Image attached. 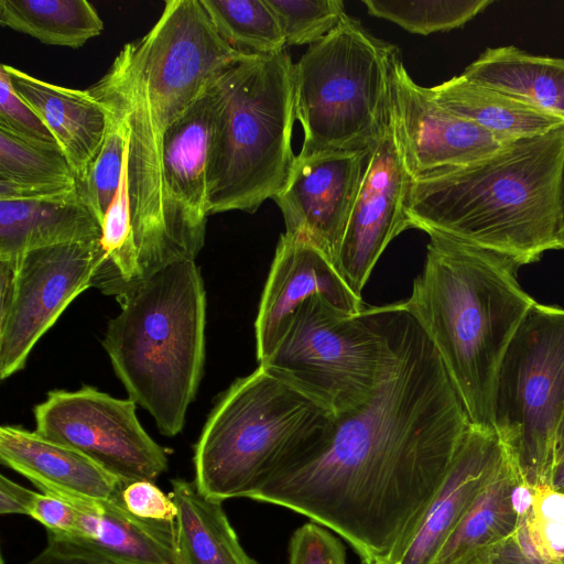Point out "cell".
Here are the masks:
<instances>
[{
  "label": "cell",
  "mask_w": 564,
  "mask_h": 564,
  "mask_svg": "<svg viewBox=\"0 0 564 564\" xmlns=\"http://www.w3.org/2000/svg\"><path fill=\"white\" fill-rule=\"evenodd\" d=\"M382 311L390 354L371 398L247 498L306 516L349 542L364 563L389 564L471 424L436 348L403 302Z\"/></svg>",
  "instance_id": "1"
},
{
  "label": "cell",
  "mask_w": 564,
  "mask_h": 564,
  "mask_svg": "<svg viewBox=\"0 0 564 564\" xmlns=\"http://www.w3.org/2000/svg\"><path fill=\"white\" fill-rule=\"evenodd\" d=\"M248 55L220 36L200 0H169L152 29L126 44L87 89L129 128V196L139 258L169 260L195 248L165 191L163 137L218 75Z\"/></svg>",
  "instance_id": "2"
},
{
  "label": "cell",
  "mask_w": 564,
  "mask_h": 564,
  "mask_svg": "<svg viewBox=\"0 0 564 564\" xmlns=\"http://www.w3.org/2000/svg\"><path fill=\"white\" fill-rule=\"evenodd\" d=\"M564 124L412 181L410 228L496 251L520 267L561 249Z\"/></svg>",
  "instance_id": "3"
},
{
  "label": "cell",
  "mask_w": 564,
  "mask_h": 564,
  "mask_svg": "<svg viewBox=\"0 0 564 564\" xmlns=\"http://www.w3.org/2000/svg\"><path fill=\"white\" fill-rule=\"evenodd\" d=\"M426 259L404 307L436 348L470 424L492 429L505 352L534 304L512 259L430 232Z\"/></svg>",
  "instance_id": "4"
},
{
  "label": "cell",
  "mask_w": 564,
  "mask_h": 564,
  "mask_svg": "<svg viewBox=\"0 0 564 564\" xmlns=\"http://www.w3.org/2000/svg\"><path fill=\"white\" fill-rule=\"evenodd\" d=\"M102 345L129 399L169 437L184 427L205 362L206 292L195 260L161 269L118 296Z\"/></svg>",
  "instance_id": "5"
},
{
  "label": "cell",
  "mask_w": 564,
  "mask_h": 564,
  "mask_svg": "<svg viewBox=\"0 0 564 564\" xmlns=\"http://www.w3.org/2000/svg\"><path fill=\"white\" fill-rule=\"evenodd\" d=\"M335 423L327 410L259 366L212 410L195 447L194 482L214 500L247 498L261 480L314 452Z\"/></svg>",
  "instance_id": "6"
},
{
  "label": "cell",
  "mask_w": 564,
  "mask_h": 564,
  "mask_svg": "<svg viewBox=\"0 0 564 564\" xmlns=\"http://www.w3.org/2000/svg\"><path fill=\"white\" fill-rule=\"evenodd\" d=\"M219 101L207 174V215L254 213L293 166L294 63L249 54L216 78Z\"/></svg>",
  "instance_id": "7"
},
{
  "label": "cell",
  "mask_w": 564,
  "mask_h": 564,
  "mask_svg": "<svg viewBox=\"0 0 564 564\" xmlns=\"http://www.w3.org/2000/svg\"><path fill=\"white\" fill-rule=\"evenodd\" d=\"M399 50L345 14L294 64L297 155L372 152L391 118L392 69Z\"/></svg>",
  "instance_id": "8"
},
{
  "label": "cell",
  "mask_w": 564,
  "mask_h": 564,
  "mask_svg": "<svg viewBox=\"0 0 564 564\" xmlns=\"http://www.w3.org/2000/svg\"><path fill=\"white\" fill-rule=\"evenodd\" d=\"M564 420V308L534 302L500 364L492 427L523 482L550 486Z\"/></svg>",
  "instance_id": "9"
},
{
  "label": "cell",
  "mask_w": 564,
  "mask_h": 564,
  "mask_svg": "<svg viewBox=\"0 0 564 564\" xmlns=\"http://www.w3.org/2000/svg\"><path fill=\"white\" fill-rule=\"evenodd\" d=\"M389 354L382 306L352 315L314 295L297 307L282 340L259 366L337 419L368 402Z\"/></svg>",
  "instance_id": "10"
},
{
  "label": "cell",
  "mask_w": 564,
  "mask_h": 564,
  "mask_svg": "<svg viewBox=\"0 0 564 564\" xmlns=\"http://www.w3.org/2000/svg\"><path fill=\"white\" fill-rule=\"evenodd\" d=\"M99 240L30 250L0 260V377L21 370L39 339L93 286Z\"/></svg>",
  "instance_id": "11"
},
{
  "label": "cell",
  "mask_w": 564,
  "mask_h": 564,
  "mask_svg": "<svg viewBox=\"0 0 564 564\" xmlns=\"http://www.w3.org/2000/svg\"><path fill=\"white\" fill-rule=\"evenodd\" d=\"M135 405L88 386L53 390L34 408L35 432L83 453L124 484L154 482L169 459L142 427Z\"/></svg>",
  "instance_id": "12"
},
{
  "label": "cell",
  "mask_w": 564,
  "mask_h": 564,
  "mask_svg": "<svg viewBox=\"0 0 564 564\" xmlns=\"http://www.w3.org/2000/svg\"><path fill=\"white\" fill-rule=\"evenodd\" d=\"M391 118L370 153L335 267L359 297L387 246L410 228L405 202L412 184Z\"/></svg>",
  "instance_id": "13"
},
{
  "label": "cell",
  "mask_w": 564,
  "mask_h": 564,
  "mask_svg": "<svg viewBox=\"0 0 564 564\" xmlns=\"http://www.w3.org/2000/svg\"><path fill=\"white\" fill-rule=\"evenodd\" d=\"M370 153L296 155L285 185L273 198L285 232L308 240L334 265Z\"/></svg>",
  "instance_id": "14"
},
{
  "label": "cell",
  "mask_w": 564,
  "mask_h": 564,
  "mask_svg": "<svg viewBox=\"0 0 564 564\" xmlns=\"http://www.w3.org/2000/svg\"><path fill=\"white\" fill-rule=\"evenodd\" d=\"M391 88L392 118L413 180L478 161L509 143L442 108L429 87L412 79L400 58L392 69Z\"/></svg>",
  "instance_id": "15"
},
{
  "label": "cell",
  "mask_w": 564,
  "mask_h": 564,
  "mask_svg": "<svg viewBox=\"0 0 564 564\" xmlns=\"http://www.w3.org/2000/svg\"><path fill=\"white\" fill-rule=\"evenodd\" d=\"M314 295L324 296L348 314L365 308L361 297L350 290L325 253L303 237L284 232L275 249L254 324L259 365L278 347L297 307Z\"/></svg>",
  "instance_id": "16"
},
{
  "label": "cell",
  "mask_w": 564,
  "mask_h": 564,
  "mask_svg": "<svg viewBox=\"0 0 564 564\" xmlns=\"http://www.w3.org/2000/svg\"><path fill=\"white\" fill-rule=\"evenodd\" d=\"M506 456L495 430L470 425L443 482L389 564H432Z\"/></svg>",
  "instance_id": "17"
},
{
  "label": "cell",
  "mask_w": 564,
  "mask_h": 564,
  "mask_svg": "<svg viewBox=\"0 0 564 564\" xmlns=\"http://www.w3.org/2000/svg\"><path fill=\"white\" fill-rule=\"evenodd\" d=\"M216 78L166 129L162 142L163 180L170 203L180 224L202 246L208 217L207 174L219 101Z\"/></svg>",
  "instance_id": "18"
},
{
  "label": "cell",
  "mask_w": 564,
  "mask_h": 564,
  "mask_svg": "<svg viewBox=\"0 0 564 564\" xmlns=\"http://www.w3.org/2000/svg\"><path fill=\"white\" fill-rule=\"evenodd\" d=\"M0 460L42 492L63 499L120 501L126 486L83 453L21 426L0 427Z\"/></svg>",
  "instance_id": "19"
},
{
  "label": "cell",
  "mask_w": 564,
  "mask_h": 564,
  "mask_svg": "<svg viewBox=\"0 0 564 564\" xmlns=\"http://www.w3.org/2000/svg\"><path fill=\"white\" fill-rule=\"evenodd\" d=\"M533 489L506 456L432 564H492L531 508Z\"/></svg>",
  "instance_id": "20"
},
{
  "label": "cell",
  "mask_w": 564,
  "mask_h": 564,
  "mask_svg": "<svg viewBox=\"0 0 564 564\" xmlns=\"http://www.w3.org/2000/svg\"><path fill=\"white\" fill-rule=\"evenodd\" d=\"M15 91L37 113L73 166L76 180L97 154L108 116L89 91L46 83L2 64Z\"/></svg>",
  "instance_id": "21"
},
{
  "label": "cell",
  "mask_w": 564,
  "mask_h": 564,
  "mask_svg": "<svg viewBox=\"0 0 564 564\" xmlns=\"http://www.w3.org/2000/svg\"><path fill=\"white\" fill-rule=\"evenodd\" d=\"M101 225L76 191L40 200H0V260L44 247L93 242Z\"/></svg>",
  "instance_id": "22"
},
{
  "label": "cell",
  "mask_w": 564,
  "mask_h": 564,
  "mask_svg": "<svg viewBox=\"0 0 564 564\" xmlns=\"http://www.w3.org/2000/svg\"><path fill=\"white\" fill-rule=\"evenodd\" d=\"M64 500L78 512V538L113 556L131 564H185L175 520L139 518L121 500Z\"/></svg>",
  "instance_id": "23"
},
{
  "label": "cell",
  "mask_w": 564,
  "mask_h": 564,
  "mask_svg": "<svg viewBox=\"0 0 564 564\" xmlns=\"http://www.w3.org/2000/svg\"><path fill=\"white\" fill-rule=\"evenodd\" d=\"M429 89L442 108L507 142L541 135L564 124L551 112L462 74Z\"/></svg>",
  "instance_id": "24"
},
{
  "label": "cell",
  "mask_w": 564,
  "mask_h": 564,
  "mask_svg": "<svg viewBox=\"0 0 564 564\" xmlns=\"http://www.w3.org/2000/svg\"><path fill=\"white\" fill-rule=\"evenodd\" d=\"M462 75L564 120V58L534 55L513 45L488 47Z\"/></svg>",
  "instance_id": "25"
},
{
  "label": "cell",
  "mask_w": 564,
  "mask_h": 564,
  "mask_svg": "<svg viewBox=\"0 0 564 564\" xmlns=\"http://www.w3.org/2000/svg\"><path fill=\"white\" fill-rule=\"evenodd\" d=\"M76 191L75 171L59 147L0 126V200L54 199Z\"/></svg>",
  "instance_id": "26"
},
{
  "label": "cell",
  "mask_w": 564,
  "mask_h": 564,
  "mask_svg": "<svg viewBox=\"0 0 564 564\" xmlns=\"http://www.w3.org/2000/svg\"><path fill=\"white\" fill-rule=\"evenodd\" d=\"M171 485L185 564H259L240 544L221 501L199 492L194 481L176 478Z\"/></svg>",
  "instance_id": "27"
},
{
  "label": "cell",
  "mask_w": 564,
  "mask_h": 564,
  "mask_svg": "<svg viewBox=\"0 0 564 564\" xmlns=\"http://www.w3.org/2000/svg\"><path fill=\"white\" fill-rule=\"evenodd\" d=\"M0 23L42 43L78 48L104 29L86 0H0Z\"/></svg>",
  "instance_id": "28"
},
{
  "label": "cell",
  "mask_w": 564,
  "mask_h": 564,
  "mask_svg": "<svg viewBox=\"0 0 564 564\" xmlns=\"http://www.w3.org/2000/svg\"><path fill=\"white\" fill-rule=\"evenodd\" d=\"M220 36L238 51L272 55L285 51L279 21L267 0H200Z\"/></svg>",
  "instance_id": "29"
},
{
  "label": "cell",
  "mask_w": 564,
  "mask_h": 564,
  "mask_svg": "<svg viewBox=\"0 0 564 564\" xmlns=\"http://www.w3.org/2000/svg\"><path fill=\"white\" fill-rule=\"evenodd\" d=\"M104 109L108 116L104 141L77 181L79 196L100 225L119 187L129 154V128L126 120L115 110L107 107Z\"/></svg>",
  "instance_id": "30"
},
{
  "label": "cell",
  "mask_w": 564,
  "mask_h": 564,
  "mask_svg": "<svg viewBox=\"0 0 564 564\" xmlns=\"http://www.w3.org/2000/svg\"><path fill=\"white\" fill-rule=\"evenodd\" d=\"M368 13L408 32L427 35L462 28L492 4L491 0H362Z\"/></svg>",
  "instance_id": "31"
},
{
  "label": "cell",
  "mask_w": 564,
  "mask_h": 564,
  "mask_svg": "<svg viewBox=\"0 0 564 564\" xmlns=\"http://www.w3.org/2000/svg\"><path fill=\"white\" fill-rule=\"evenodd\" d=\"M286 45L315 44L329 34L346 14L341 0H267Z\"/></svg>",
  "instance_id": "32"
},
{
  "label": "cell",
  "mask_w": 564,
  "mask_h": 564,
  "mask_svg": "<svg viewBox=\"0 0 564 564\" xmlns=\"http://www.w3.org/2000/svg\"><path fill=\"white\" fill-rule=\"evenodd\" d=\"M533 499L523 517L531 542L546 563L564 560V491L550 486L532 488Z\"/></svg>",
  "instance_id": "33"
},
{
  "label": "cell",
  "mask_w": 564,
  "mask_h": 564,
  "mask_svg": "<svg viewBox=\"0 0 564 564\" xmlns=\"http://www.w3.org/2000/svg\"><path fill=\"white\" fill-rule=\"evenodd\" d=\"M0 126L24 139L59 147L37 113L15 91L2 65L0 66Z\"/></svg>",
  "instance_id": "34"
},
{
  "label": "cell",
  "mask_w": 564,
  "mask_h": 564,
  "mask_svg": "<svg viewBox=\"0 0 564 564\" xmlns=\"http://www.w3.org/2000/svg\"><path fill=\"white\" fill-rule=\"evenodd\" d=\"M289 564H347L346 551L327 528L312 521L292 534Z\"/></svg>",
  "instance_id": "35"
},
{
  "label": "cell",
  "mask_w": 564,
  "mask_h": 564,
  "mask_svg": "<svg viewBox=\"0 0 564 564\" xmlns=\"http://www.w3.org/2000/svg\"><path fill=\"white\" fill-rule=\"evenodd\" d=\"M46 546L26 564H131L78 536L46 530Z\"/></svg>",
  "instance_id": "36"
},
{
  "label": "cell",
  "mask_w": 564,
  "mask_h": 564,
  "mask_svg": "<svg viewBox=\"0 0 564 564\" xmlns=\"http://www.w3.org/2000/svg\"><path fill=\"white\" fill-rule=\"evenodd\" d=\"M121 502L132 514L148 520H175L176 506L170 496H166L153 481L137 480L122 489Z\"/></svg>",
  "instance_id": "37"
},
{
  "label": "cell",
  "mask_w": 564,
  "mask_h": 564,
  "mask_svg": "<svg viewBox=\"0 0 564 564\" xmlns=\"http://www.w3.org/2000/svg\"><path fill=\"white\" fill-rule=\"evenodd\" d=\"M29 516L48 531L69 536L80 535L77 510L57 496L35 492Z\"/></svg>",
  "instance_id": "38"
},
{
  "label": "cell",
  "mask_w": 564,
  "mask_h": 564,
  "mask_svg": "<svg viewBox=\"0 0 564 564\" xmlns=\"http://www.w3.org/2000/svg\"><path fill=\"white\" fill-rule=\"evenodd\" d=\"M492 564H546L536 553L523 517L512 538L501 549Z\"/></svg>",
  "instance_id": "39"
},
{
  "label": "cell",
  "mask_w": 564,
  "mask_h": 564,
  "mask_svg": "<svg viewBox=\"0 0 564 564\" xmlns=\"http://www.w3.org/2000/svg\"><path fill=\"white\" fill-rule=\"evenodd\" d=\"M35 496L32 491L6 476H0V513L28 514Z\"/></svg>",
  "instance_id": "40"
},
{
  "label": "cell",
  "mask_w": 564,
  "mask_h": 564,
  "mask_svg": "<svg viewBox=\"0 0 564 564\" xmlns=\"http://www.w3.org/2000/svg\"><path fill=\"white\" fill-rule=\"evenodd\" d=\"M550 487L564 491V453L555 462Z\"/></svg>",
  "instance_id": "41"
},
{
  "label": "cell",
  "mask_w": 564,
  "mask_h": 564,
  "mask_svg": "<svg viewBox=\"0 0 564 564\" xmlns=\"http://www.w3.org/2000/svg\"><path fill=\"white\" fill-rule=\"evenodd\" d=\"M560 246L564 250V165L562 173V186H561V224H560Z\"/></svg>",
  "instance_id": "42"
},
{
  "label": "cell",
  "mask_w": 564,
  "mask_h": 564,
  "mask_svg": "<svg viewBox=\"0 0 564 564\" xmlns=\"http://www.w3.org/2000/svg\"><path fill=\"white\" fill-rule=\"evenodd\" d=\"M564 453V420L558 433L557 445H556V459ZM555 459V462H556Z\"/></svg>",
  "instance_id": "43"
},
{
  "label": "cell",
  "mask_w": 564,
  "mask_h": 564,
  "mask_svg": "<svg viewBox=\"0 0 564 564\" xmlns=\"http://www.w3.org/2000/svg\"><path fill=\"white\" fill-rule=\"evenodd\" d=\"M364 564H382V563H379V562H366Z\"/></svg>",
  "instance_id": "44"
},
{
  "label": "cell",
  "mask_w": 564,
  "mask_h": 564,
  "mask_svg": "<svg viewBox=\"0 0 564 564\" xmlns=\"http://www.w3.org/2000/svg\"><path fill=\"white\" fill-rule=\"evenodd\" d=\"M551 564H564V562H558V563H551Z\"/></svg>",
  "instance_id": "45"
},
{
  "label": "cell",
  "mask_w": 564,
  "mask_h": 564,
  "mask_svg": "<svg viewBox=\"0 0 564 564\" xmlns=\"http://www.w3.org/2000/svg\"><path fill=\"white\" fill-rule=\"evenodd\" d=\"M562 562H564V560Z\"/></svg>",
  "instance_id": "46"
}]
</instances>
